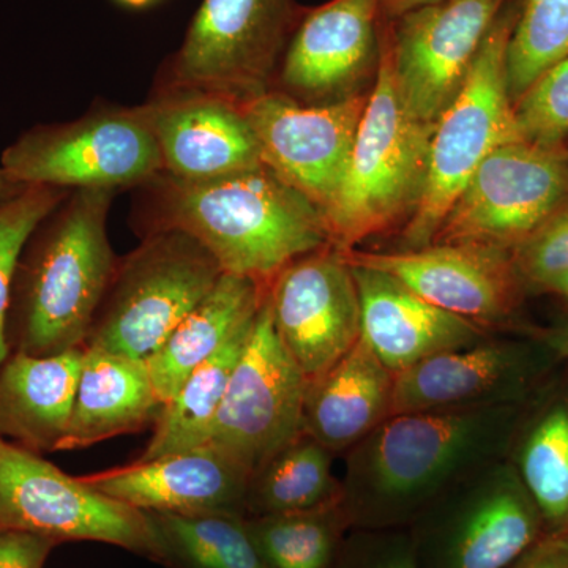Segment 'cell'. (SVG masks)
Wrapping results in <instances>:
<instances>
[{"mask_svg":"<svg viewBox=\"0 0 568 568\" xmlns=\"http://www.w3.org/2000/svg\"><path fill=\"white\" fill-rule=\"evenodd\" d=\"M267 295L276 335L308 383L338 364L361 338L353 267L332 244L287 264L268 284Z\"/></svg>","mask_w":568,"mask_h":568,"instance_id":"9a60e30c","label":"cell"},{"mask_svg":"<svg viewBox=\"0 0 568 568\" xmlns=\"http://www.w3.org/2000/svg\"><path fill=\"white\" fill-rule=\"evenodd\" d=\"M567 151H568V148H567Z\"/></svg>","mask_w":568,"mask_h":568,"instance_id":"7bdbcfd3","label":"cell"},{"mask_svg":"<svg viewBox=\"0 0 568 568\" xmlns=\"http://www.w3.org/2000/svg\"><path fill=\"white\" fill-rule=\"evenodd\" d=\"M439 2L444 0H381V13H383V20L395 21L409 11Z\"/></svg>","mask_w":568,"mask_h":568,"instance_id":"74e56055","label":"cell"},{"mask_svg":"<svg viewBox=\"0 0 568 568\" xmlns=\"http://www.w3.org/2000/svg\"><path fill=\"white\" fill-rule=\"evenodd\" d=\"M517 21V0H508L478 51L457 99L436 122L428 175L420 203L399 235V250H420L446 219L463 186L500 145L519 141L508 93L507 50Z\"/></svg>","mask_w":568,"mask_h":568,"instance_id":"5b68a950","label":"cell"},{"mask_svg":"<svg viewBox=\"0 0 568 568\" xmlns=\"http://www.w3.org/2000/svg\"><path fill=\"white\" fill-rule=\"evenodd\" d=\"M368 93L343 102L305 104L271 89L241 108L264 166L324 213L345 178Z\"/></svg>","mask_w":568,"mask_h":568,"instance_id":"4fadbf2b","label":"cell"},{"mask_svg":"<svg viewBox=\"0 0 568 568\" xmlns=\"http://www.w3.org/2000/svg\"><path fill=\"white\" fill-rule=\"evenodd\" d=\"M418 568H507L545 536L507 458L481 467L409 526Z\"/></svg>","mask_w":568,"mask_h":568,"instance_id":"ba28073f","label":"cell"},{"mask_svg":"<svg viewBox=\"0 0 568 568\" xmlns=\"http://www.w3.org/2000/svg\"><path fill=\"white\" fill-rule=\"evenodd\" d=\"M252 474L211 443L149 462L92 474L84 480L141 511L234 514L246 517Z\"/></svg>","mask_w":568,"mask_h":568,"instance_id":"ffe728a7","label":"cell"},{"mask_svg":"<svg viewBox=\"0 0 568 568\" xmlns=\"http://www.w3.org/2000/svg\"><path fill=\"white\" fill-rule=\"evenodd\" d=\"M519 138L537 148L567 151L568 55L549 67L514 103Z\"/></svg>","mask_w":568,"mask_h":568,"instance_id":"d6a6232c","label":"cell"},{"mask_svg":"<svg viewBox=\"0 0 568 568\" xmlns=\"http://www.w3.org/2000/svg\"><path fill=\"white\" fill-rule=\"evenodd\" d=\"M85 346L58 355L10 354L0 366V435L29 450H59L80 381Z\"/></svg>","mask_w":568,"mask_h":568,"instance_id":"603a6c76","label":"cell"},{"mask_svg":"<svg viewBox=\"0 0 568 568\" xmlns=\"http://www.w3.org/2000/svg\"><path fill=\"white\" fill-rule=\"evenodd\" d=\"M21 185L62 190L144 186L163 173L159 144L141 108H102L81 119L37 125L2 153Z\"/></svg>","mask_w":568,"mask_h":568,"instance_id":"52a82bcc","label":"cell"},{"mask_svg":"<svg viewBox=\"0 0 568 568\" xmlns=\"http://www.w3.org/2000/svg\"><path fill=\"white\" fill-rule=\"evenodd\" d=\"M351 267L361 297L362 339L394 375L433 355L477 345L489 335L473 321L429 304L392 275Z\"/></svg>","mask_w":568,"mask_h":568,"instance_id":"44dd1931","label":"cell"},{"mask_svg":"<svg viewBox=\"0 0 568 568\" xmlns=\"http://www.w3.org/2000/svg\"><path fill=\"white\" fill-rule=\"evenodd\" d=\"M114 194L73 190L29 237L7 317L17 353L44 357L88 343L119 264L106 230Z\"/></svg>","mask_w":568,"mask_h":568,"instance_id":"3957f363","label":"cell"},{"mask_svg":"<svg viewBox=\"0 0 568 568\" xmlns=\"http://www.w3.org/2000/svg\"><path fill=\"white\" fill-rule=\"evenodd\" d=\"M567 201L568 151H549L523 140L507 142L470 175L433 244L511 252Z\"/></svg>","mask_w":568,"mask_h":568,"instance_id":"30bf717a","label":"cell"},{"mask_svg":"<svg viewBox=\"0 0 568 568\" xmlns=\"http://www.w3.org/2000/svg\"><path fill=\"white\" fill-rule=\"evenodd\" d=\"M507 2L444 0L387 21L396 89L414 118L436 125Z\"/></svg>","mask_w":568,"mask_h":568,"instance_id":"5bb4252c","label":"cell"},{"mask_svg":"<svg viewBox=\"0 0 568 568\" xmlns=\"http://www.w3.org/2000/svg\"><path fill=\"white\" fill-rule=\"evenodd\" d=\"M568 55V0H517L507 50V81L517 102L549 67Z\"/></svg>","mask_w":568,"mask_h":568,"instance_id":"4dcf8cb0","label":"cell"},{"mask_svg":"<svg viewBox=\"0 0 568 568\" xmlns=\"http://www.w3.org/2000/svg\"><path fill=\"white\" fill-rule=\"evenodd\" d=\"M0 528L51 540L115 545L151 558L148 518L103 495L84 477H71L32 450L0 439Z\"/></svg>","mask_w":568,"mask_h":568,"instance_id":"8fae6325","label":"cell"},{"mask_svg":"<svg viewBox=\"0 0 568 568\" xmlns=\"http://www.w3.org/2000/svg\"><path fill=\"white\" fill-rule=\"evenodd\" d=\"M70 190L28 185L0 196V366L11 353L7 335L11 283L18 261L37 226L69 196Z\"/></svg>","mask_w":568,"mask_h":568,"instance_id":"1f68e13d","label":"cell"},{"mask_svg":"<svg viewBox=\"0 0 568 568\" xmlns=\"http://www.w3.org/2000/svg\"><path fill=\"white\" fill-rule=\"evenodd\" d=\"M223 274L192 235L151 231L119 261L85 346L148 361Z\"/></svg>","mask_w":568,"mask_h":568,"instance_id":"8992f818","label":"cell"},{"mask_svg":"<svg viewBox=\"0 0 568 568\" xmlns=\"http://www.w3.org/2000/svg\"><path fill=\"white\" fill-rule=\"evenodd\" d=\"M511 260L525 291L544 293L568 272V201L511 250Z\"/></svg>","mask_w":568,"mask_h":568,"instance_id":"836d02e7","label":"cell"},{"mask_svg":"<svg viewBox=\"0 0 568 568\" xmlns=\"http://www.w3.org/2000/svg\"><path fill=\"white\" fill-rule=\"evenodd\" d=\"M268 287L246 276L223 274L211 293L189 313L145 361L162 405L174 398L197 366L219 353L260 313Z\"/></svg>","mask_w":568,"mask_h":568,"instance_id":"d4e9b609","label":"cell"},{"mask_svg":"<svg viewBox=\"0 0 568 568\" xmlns=\"http://www.w3.org/2000/svg\"><path fill=\"white\" fill-rule=\"evenodd\" d=\"M381 51V0H331L302 13L274 89L298 103L343 102L372 89Z\"/></svg>","mask_w":568,"mask_h":568,"instance_id":"2e32d148","label":"cell"},{"mask_svg":"<svg viewBox=\"0 0 568 568\" xmlns=\"http://www.w3.org/2000/svg\"><path fill=\"white\" fill-rule=\"evenodd\" d=\"M144 514L151 532V559L166 567L264 568L242 515Z\"/></svg>","mask_w":568,"mask_h":568,"instance_id":"f1b7e54d","label":"cell"},{"mask_svg":"<svg viewBox=\"0 0 568 568\" xmlns=\"http://www.w3.org/2000/svg\"><path fill=\"white\" fill-rule=\"evenodd\" d=\"M144 189L148 233L192 235L224 274L265 287L297 257L331 244L323 211L264 164L209 181L162 173Z\"/></svg>","mask_w":568,"mask_h":568,"instance_id":"7a4b0ae2","label":"cell"},{"mask_svg":"<svg viewBox=\"0 0 568 568\" xmlns=\"http://www.w3.org/2000/svg\"><path fill=\"white\" fill-rule=\"evenodd\" d=\"M518 406L394 414L345 454L351 528H409L448 489L507 458Z\"/></svg>","mask_w":568,"mask_h":568,"instance_id":"6da1fadb","label":"cell"},{"mask_svg":"<svg viewBox=\"0 0 568 568\" xmlns=\"http://www.w3.org/2000/svg\"><path fill=\"white\" fill-rule=\"evenodd\" d=\"M302 13L294 0H203L164 67L163 88L237 103L271 91Z\"/></svg>","mask_w":568,"mask_h":568,"instance_id":"9c48e42d","label":"cell"},{"mask_svg":"<svg viewBox=\"0 0 568 568\" xmlns=\"http://www.w3.org/2000/svg\"><path fill=\"white\" fill-rule=\"evenodd\" d=\"M491 335L477 345L447 351L396 373L394 414L518 406L536 379L544 354Z\"/></svg>","mask_w":568,"mask_h":568,"instance_id":"d6986e66","label":"cell"},{"mask_svg":"<svg viewBox=\"0 0 568 568\" xmlns=\"http://www.w3.org/2000/svg\"><path fill=\"white\" fill-rule=\"evenodd\" d=\"M432 123L414 118L396 89L390 32L383 20V51L345 178L324 211L331 244L353 250L387 233L416 212L428 175Z\"/></svg>","mask_w":568,"mask_h":568,"instance_id":"277c9868","label":"cell"},{"mask_svg":"<svg viewBox=\"0 0 568 568\" xmlns=\"http://www.w3.org/2000/svg\"><path fill=\"white\" fill-rule=\"evenodd\" d=\"M332 568H418L409 528L351 529Z\"/></svg>","mask_w":568,"mask_h":568,"instance_id":"e575fe53","label":"cell"},{"mask_svg":"<svg viewBox=\"0 0 568 568\" xmlns=\"http://www.w3.org/2000/svg\"><path fill=\"white\" fill-rule=\"evenodd\" d=\"M140 108L171 178L209 181L263 166L241 103L227 97L162 88Z\"/></svg>","mask_w":568,"mask_h":568,"instance_id":"ac0fdd59","label":"cell"},{"mask_svg":"<svg viewBox=\"0 0 568 568\" xmlns=\"http://www.w3.org/2000/svg\"><path fill=\"white\" fill-rule=\"evenodd\" d=\"M306 384L308 381L276 335L265 294L207 443L223 448L253 476L304 435Z\"/></svg>","mask_w":568,"mask_h":568,"instance_id":"7c38bea8","label":"cell"},{"mask_svg":"<svg viewBox=\"0 0 568 568\" xmlns=\"http://www.w3.org/2000/svg\"><path fill=\"white\" fill-rule=\"evenodd\" d=\"M256 317L186 377L174 398L160 410L153 436L136 462H149L207 443L209 432L222 406L235 365L244 354Z\"/></svg>","mask_w":568,"mask_h":568,"instance_id":"4316f807","label":"cell"},{"mask_svg":"<svg viewBox=\"0 0 568 568\" xmlns=\"http://www.w3.org/2000/svg\"><path fill=\"white\" fill-rule=\"evenodd\" d=\"M246 529L264 568H332L351 523L339 503L245 518Z\"/></svg>","mask_w":568,"mask_h":568,"instance_id":"f546056e","label":"cell"},{"mask_svg":"<svg viewBox=\"0 0 568 568\" xmlns=\"http://www.w3.org/2000/svg\"><path fill=\"white\" fill-rule=\"evenodd\" d=\"M507 568H568V538L544 536Z\"/></svg>","mask_w":568,"mask_h":568,"instance_id":"8d00e7d4","label":"cell"},{"mask_svg":"<svg viewBox=\"0 0 568 568\" xmlns=\"http://www.w3.org/2000/svg\"><path fill=\"white\" fill-rule=\"evenodd\" d=\"M351 265L394 276L429 304L473 321L485 331L503 327L526 293L511 252L491 246L433 244L420 250H342Z\"/></svg>","mask_w":568,"mask_h":568,"instance_id":"e0dca14e","label":"cell"},{"mask_svg":"<svg viewBox=\"0 0 568 568\" xmlns=\"http://www.w3.org/2000/svg\"><path fill=\"white\" fill-rule=\"evenodd\" d=\"M24 186L28 185H21V183L14 182L13 179H11L10 175L6 173V170L0 166V196L20 192V190L24 189Z\"/></svg>","mask_w":568,"mask_h":568,"instance_id":"60d3db41","label":"cell"},{"mask_svg":"<svg viewBox=\"0 0 568 568\" xmlns=\"http://www.w3.org/2000/svg\"><path fill=\"white\" fill-rule=\"evenodd\" d=\"M323 444L301 435L256 470L246 491V517L315 510L342 500V478Z\"/></svg>","mask_w":568,"mask_h":568,"instance_id":"83f0119b","label":"cell"},{"mask_svg":"<svg viewBox=\"0 0 568 568\" xmlns=\"http://www.w3.org/2000/svg\"><path fill=\"white\" fill-rule=\"evenodd\" d=\"M119 2L123 3V6L134 7V9H140V7L149 6V3L153 2V0H119Z\"/></svg>","mask_w":568,"mask_h":568,"instance_id":"b9f144b4","label":"cell"},{"mask_svg":"<svg viewBox=\"0 0 568 568\" xmlns=\"http://www.w3.org/2000/svg\"><path fill=\"white\" fill-rule=\"evenodd\" d=\"M544 293L559 295V297L568 301V272L558 276L555 282L549 283Z\"/></svg>","mask_w":568,"mask_h":568,"instance_id":"ab89813d","label":"cell"},{"mask_svg":"<svg viewBox=\"0 0 568 568\" xmlns=\"http://www.w3.org/2000/svg\"><path fill=\"white\" fill-rule=\"evenodd\" d=\"M55 545L39 534L0 528V568H43Z\"/></svg>","mask_w":568,"mask_h":568,"instance_id":"d590c367","label":"cell"},{"mask_svg":"<svg viewBox=\"0 0 568 568\" xmlns=\"http://www.w3.org/2000/svg\"><path fill=\"white\" fill-rule=\"evenodd\" d=\"M162 407L145 361L85 346L73 413L59 450L140 432L159 418Z\"/></svg>","mask_w":568,"mask_h":568,"instance_id":"cb8c5ba5","label":"cell"},{"mask_svg":"<svg viewBox=\"0 0 568 568\" xmlns=\"http://www.w3.org/2000/svg\"><path fill=\"white\" fill-rule=\"evenodd\" d=\"M541 342L556 354V357L566 358V361H568V323L551 328L548 334H545Z\"/></svg>","mask_w":568,"mask_h":568,"instance_id":"f35d334b","label":"cell"},{"mask_svg":"<svg viewBox=\"0 0 568 568\" xmlns=\"http://www.w3.org/2000/svg\"><path fill=\"white\" fill-rule=\"evenodd\" d=\"M507 459L536 504L545 536L568 538V394L549 396L519 418Z\"/></svg>","mask_w":568,"mask_h":568,"instance_id":"484cf974","label":"cell"},{"mask_svg":"<svg viewBox=\"0 0 568 568\" xmlns=\"http://www.w3.org/2000/svg\"><path fill=\"white\" fill-rule=\"evenodd\" d=\"M395 375L364 339L306 384L304 433L345 455L392 416Z\"/></svg>","mask_w":568,"mask_h":568,"instance_id":"7402d4cb","label":"cell"}]
</instances>
